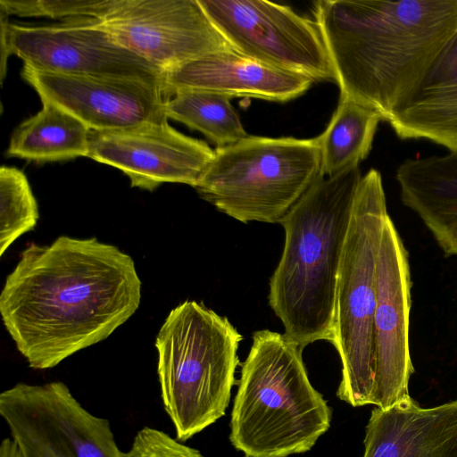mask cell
<instances>
[{
	"label": "cell",
	"instance_id": "19",
	"mask_svg": "<svg viewBox=\"0 0 457 457\" xmlns=\"http://www.w3.org/2000/svg\"><path fill=\"white\" fill-rule=\"evenodd\" d=\"M42 108L12 132L6 155L37 162L87 157L91 129L54 104Z\"/></svg>",
	"mask_w": 457,
	"mask_h": 457
},
{
	"label": "cell",
	"instance_id": "3",
	"mask_svg": "<svg viewBox=\"0 0 457 457\" xmlns=\"http://www.w3.org/2000/svg\"><path fill=\"white\" fill-rule=\"evenodd\" d=\"M361 178L359 167L319 174L280 223L285 244L270 279L269 304L303 349L331 343L337 273Z\"/></svg>",
	"mask_w": 457,
	"mask_h": 457
},
{
	"label": "cell",
	"instance_id": "2",
	"mask_svg": "<svg viewBox=\"0 0 457 457\" xmlns=\"http://www.w3.org/2000/svg\"><path fill=\"white\" fill-rule=\"evenodd\" d=\"M312 11L340 95L384 121L457 32V0H321Z\"/></svg>",
	"mask_w": 457,
	"mask_h": 457
},
{
	"label": "cell",
	"instance_id": "8",
	"mask_svg": "<svg viewBox=\"0 0 457 457\" xmlns=\"http://www.w3.org/2000/svg\"><path fill=\"white\" fill-rule=\"evenodd\" d=\"M0 11L1 81L8 56L37 71L77 76L137 79L160 86L164 71L118 44L95 18L53 25L10 23Z\"/></svg>",
	"mask_w": 457,
	"mask_h": 457
},
{
	"label": "cell",
	"instance_id": "1",
	"mask_svg": "<svg viewBox=\"0 0 457 457\" xmlns=\"http://www.w3.org/2000/svg\"><path fill=\"white\" fill-rule=\"evenodd\" d=\"M133 258L96 237L30 243L0 294L4 326L34 370H47L109 337L138 309Z\"/></svg>",
	"mask_w": 457,
	"mask_h": 457
},
{
	"label": "cell",
	"instance_id": "9",
	"mask_svg": "<svg viewBox=\"0 0 457 457\" xmlns=\"http://www.w3.org/2000/svg\"><path fill=\"white\" fill-rule=\"evenodd\" d=\"M198 3L234 51L313 81H336L316 22L291 7L263 0Z\"/></svg>",
	"mask_w": 457,
	"mask_h": 457
},
{
	"label": "cell",
	"instance_id": "11",
	"mask_svg": "<svg viewBox=\"0 0 457 457\" xmlns=\"http://www.w3.org/2000/svg\"><path fill=\"white\" fill-rule=\"evenodd\" d=\"M411 279L408 252L388 216L377 263V304L373 322L372 404L387 409L409 399L414 369L409 346Z\"/></svg>",
	"mask_w": 457,
	"mask_h": 457
},
{
	"label": "cell",
	"instance_id": "15",
	"mask_svg": "<svg viewBox=\"0 0 457 457\" xmlns=\"http://www.w3.org/2000/svg\"><path fill=\"white\" fill-rule=\"evenodd\" d=\"M363 457H457V399L424 408L410 397L374 408Z\"/></svg>",
	"mask_w": 457,
	"mask_h": 457
},
{
	"label": "cell",
	"instance_id": "24",
	"mask_svg": "<svg viewBox=\"0 0 457 457\" xmlns=\"http://www.w3.org/2000/svg\"><path fill=\"white\" fill-rule=\"evenodd\" d=\"M154 457H204L200 451L190 447L188 445H183L165 451Z\"/></svg>",
	"mask_w": 457,
	"mask_h": 457
},
{
	"label": "cell",
	"instance_id": "17",
	"mask_svg": "<svg viewBox=\"0 0 457 457\" xmlns=\"http://www.w3.org/2000/svg\"><path fill=\"white\" fill-rule=\"evenodd\" d=\"M400 198L445 256H457V151L410 158L395 172Z\"/></svg>",
	"mask_w": 457,
	"mask_h": 457
},
{
	"label": "cell",
	"instance_id": "18",
	"mask_svg": "<svg viewBox=\"0 0 457 457\" xmlns=\"http://www.w3.org/2000/svg\"><path fill=\"white\" fill-rule=\"evenodd\" d=\"M1 417L21 457H125L109 420L80 404L57 411L43 435L13 416Z\"/></svg>",
	"mask_w": 457,
	"mask_h": 457
},
{
	"label": "cell",
	"instance_id": "10",
	"mask_svg": "<svg viewBox=\"0 0 457 457\" xmlns=\"http://www.w3.org/2000/svg\"><path fill=\"white\" fill-rule=\"evenodd\" d=\"M96 20L118 44L164 72L232 49L198 0H115Z\"/></svg>",
	"mask_w": 457,
	"mask_h": 457
},
{
	"label": "cell",
	"instance_id": "6",
	"mask_svg": "<svg viewBox=\"0 0 457 457\" xmlns=\"http://www.w3.org/2000/svg\"><path fill=\"white\" fill-rule=\"evenodd\" d=\"M388 216L381 174L370 169L358 186L343 247L331 340L342 362L337 395L353 407L372 404L377 263Z\"/></svg>",
	"mask_w": 457,
	"mask_h": 457
},
{
	"label": "cell",
	"instance_id": "12",
	"mask_svg": "<svg viewBox=\"0 0 457 457\" xmlns=\"http://www.w3.org/2000/svg\"><path fill=\"white\" fill-rule=\"evenodd\" d=\"M87 157L120 170L131 187L153 191L162 183L195 187L214 150L175 129L165 117L124 129L91 130Z\"/></svg>",
	"mask_w": 457,
	"mask_h": 457
},
{
	"label": "cell",
	"instance_id": "20",
	"mask_svg": "<svg viewBox=\"0 0 457 457\" xmlns=\"http://www.w3.org/2000/svg\"><path fill=\"white\" fill-rule=\"evenodd\" d=\"M383 116L375 109L340 95L327 129L316 137L320 148V174L331 177L359 167L367 158Z\"/></svg>",
	"mask_w": 457,
	"mask_h": 457
},
{
	"label": "cell",
	"instance_id": "21",
	"mask_svg": "<svg viewBox=\"0 0 457 457\" xmlns=\"http://www.w3.org/2000/svg\"><path fill=\"white\" fill-rule=\"evenodd\" d=\"M230 99L212 91L179 90L164 101L163 112L168 119L203 133L217 147H223L248 136Z\"/></svg>",
	"mask_w": 457,
	"mask_h": 457
},
{
	"label": "cell",
	"instance_id": "5",
	"mask_svg": "<svg viewBox=\"0 0 457 457\" xmlns=\"http://www.w3.org/2000/svg\"><path fill=\"white\" fill-rule=\"evenodd\" d=\"M242 339L227 317L203 303L187 300L169 312L154 345L160 395L179 441L225 414Z\"/></svg>",
	"mask_w": 457,
	"mask_h": 457
},
{
	"label": "cell",
	"instance_id": "16",
	"mask_svg": "<svg viewBox=\"0 0 457 457\" xmlns=\"http://www.w3.org/2000/svg\"><path fill=\"white\" fill-rule=\"evenodd\" d=\"M386 122L401 139H425L457 151V32Z\"/></svg>",
	"mask_w": 457,
	"mask_h": 457
},
{
	"label": "cell",
	"instance_id": "23",
	"mask_svg": "<svg viewBox=\"0 0 457 457\" xmlns=\"http://www.w3.org/2000/svg\"><path fill=\"white\" fill-rule=\"evenodd\" d=\"M115 0H0V11L7 16L48 17L62 21L77 18L101 19Z\"/></svg>",
	"mask_w": 457,
	"mask_h": 457
},
{
	"label": "cell",
	"instance_id": "22",
	"mask_svg": "<svg viewBox=\"0 0 457 457\" xmlns=\"http://www.w3.org/2000/svg\"><path fill=\"white\" fill-rule=\"evenodd\" d=\"M39 218L38 206L24 172L0 168V256L21 236L32 230Z\"/></svg>",
	"mask_w": 457,
	"mask_h": 457
},
{
	"label": "cell",
	"instance_id": "25",
	"mask_svg": "<svg viewBox=\"0 0 457 457\" xmlns=\"http://www.w3.org/2000/svg\"><path fill=\"white\" fill-rule=\"evenodd\" d=\"M0 457H21L18 446L11 436L1 441Z\"/></svg>",
	"mask_w": 457,
	"mask_h": 457
},
{
	"label": "cell",
	"instance_id": "4",
	"mask_svg": "<svg viewBox=\"0 0 457 457\" xmlns=\"http://www.w3.org/2000/svg\"><path fill=\"white\" fill-rule=\"evenodd\" d=\"M230 420L229 439L245 457L305 453L328 431L331 410L311 384L303 348L287 334H253Z\"/></svg>",
	"mask_w": 457,
	"mask_h": 457
},
{
	"label": "cell",
	"instance_id": "7",
	"mask_svg": "<svg viewBox=\"0 0 457 457\" xmlns=\"http://www.w3.org/2000/svg\"><path fill=\"white\" fill-rule=\"evenodd\" d=\"M320 167L317 137L247 136L217 147L195 188L240 222L280 224L319 176Z\"/></svg>",
	"mask_w": 457,
	"mask_h": 457
},
{
	"label": "cell",
	"instance_id": "13",
	"mask_svg": "<svg viewBox=\"0 0 457 457\" xmlns=\"http://www.w3.org/2000/svg\"><path fill=\"white\" fill-rule=\"evenodd\" d=\"M21 74L40 99L70 112L91 130L124 129L166 117L162 89L149 81L50 73L25 64Z\"/></svg>",
	"mask_w": 457,
	"mask_h": 457
},
{
	"label": "cell",
	"instance_id": "14",
	"mask_svg": "<svg viewBox=\"0 0 457 457\" xmlns=\"http://www.w3.org/2000/svg\"><path fill=\"white\" fill-rule=\"evenodd\" d=\"M313 80L245 56L233 49L214 52L164 72L165 100L186 89L206 90L229 97L287 102L304 94Z\"/></svg>",
	"mask_w": 457,
	"mask_h": 457
}]
</instances>
